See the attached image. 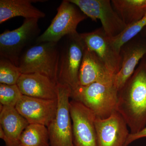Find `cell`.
I'll return each mask as SVG.
<instances>
[{
	"label": "cell",
	"mask_w": 146,
	"mask_h": 146,
	"mask_svg": "<svg viewBox=\"0 0 146 146\" xmlns=\"http://www.w3.org/2000/svg\"><path fill=\"white\" fill-rule=\"evenodd\" d=\"M117 111L125 120L130 133H137L146 125L145 56L118 91Z\"/></svg>",
	"instance_id": "obj_1"
},
{
	"label": "cell",
	"mask_w": 146,
	"mask_h": 146,
	"mask_svg": "<svg viewBox=\"0 0 146 146\" xmlns=\"http://www.w3.org/2000/svg\"><path fill=\"white\" fill-rule=\"evenodd\" d=\"M71 99L88 108L97 118L105 119L117 111L118 91L113 81L94 82L72 90Z\"/></svg>",
	"instance_id": "obj_2"
},
{
	"label": "cell",
	"mask_w": 146,
	"mask_h": 146,
	"mask_svg": "<svg viewBox=\"0 0 146 146\" xmlns=\"http://www.w3.org/2000/svg\"><path fill=\"white\" fill-rule=\"evenodd\" d=\"M58 44L57 84L73 90L80 85L79 74L86 45L79 33L64 36Z\"/></svg>",
	"instance_id": "obj_3"
},
{
	"label": "cell",
	"mask_w": 146,
	"mask_h": 146,
	"mask_svg": "<svg viewBox=\"0 0 146 146\" xmlns=\"http://www.w3.org/2000/svg\"><path fill=\"white\" fill-rule=\"evenodd\" d=\"M58 58V43L36 44L25 50L20 58L18 67L22 74H42L57 84Z\"/></svg>",
	"instance_id": "obj_4"
},
{
	"label": "cell",
	"mask_w": 146,
	"mask_h": 146,
	"mask_svg": "<svg viewBox=\"0 0 146 146\" xmlns=\"http://www.w3.org/2000/svg\"><path fill=\"white\" fill-rule=\"evenodd\" d=\"M39 19H25L22 25L16 29L5 31L0 35V55L18 66L21 55L33 41L39 36Z\"/></svg>",
	"instance_id": "obj_5"
},
{
	"label": "cell",
	"mask_w": 146,
	"mask_h": 146,
	"mask_svg": "<svg viewBox=\"0 0 146 146\" xmlns=\"http://www.w3.org/2000/svg\"><path fill=\"white\" fill-rule=\"evenodd\" d=\"M57 11L49 26L36 39V44L58 43L65 36L77 34L78 26L87 18L77 6L69 0L63 1Z\"/></svg>",
	"instance_id": "obj_6"
},
{
	"label": "cell",
	"mask_w": 146,
	"mask_h": 146,
	"mask_svg": "<svg viewBox=\"0 0 146 146\" xmlns=\"http://www.w3.org/2000/svg\"><path fill=\"white\" fill-rule=\"evenodd\" d=\"M57 111L47 127L50 146H74L72 124L70 111L72 90L67 85L57 84Z\"/></svg>",
	"instance_id": "obj_7"
},
{
	"label": "cell",
	"mask_w": 146,
	"mask_h": 146,
	"mask_svg": "<svg viewBox=\"0 0 146 146\" xmlns=\"http://www.w3.org/2000/svg\"><path fill=\"white\" fill-rule=\"evenodd\" d=\"M92 21L100 20L102 28L110 38L117 36L127 27L112 7L110 0H69Z\"/></svg>",
	"instance_id": "obj_8"
},
{
	"label": "cell",
	"mask_w": 146,
	"mask_h": 146,
	"mask_svg": "<svg viewBox=\"0 0 146 146\" xmlns=\"http://www.w3.org/2000/svg\"><path fill=\"white\" fill-rule=\"evenodd\" d=\"M70 111L74 146H98L95 126L96 115L82 104L71 100Z\"/></svg>",
	"instance_id": "obj_9"
},
{
	"label": "cell",
	"mask_w": 146,
	"mask_h": 146,
	"mask_svg": "<svg viewBox=\"0 0 146 146\" xmlns=\"http://www.w3.org/2000/svg\"><path fill=\"white\" fill-rule=\"evenodd\" d=\"M80 35L87 48L96 54L110 72L114 76L117 74L121 67V56L102 28Z\"/></svg>",
	"instance_id": "obj_10"
},
{
	"label": "cell",
	"mask_w": 146,
	"mask_h": 146,
	"mask_svg": "<svg viewBox=\"0 0 146 146\" xmlns=\"http://www.w3.org/2000/svg\"><path fill=\"white\" fill-rule=\"evenodd\" d=\"M122 65L114 76L113 83L119 91L133 74L141 60L146 55V38L141 34L123 45L120 50Z\"/></svg>",
	"instance_id": "obj_11"
},
{
	"label": "cell",
	"mask_w": 146,
	"mask_h": 146,
	"mask_svg": "<svg viewBox=\"0 0 146 146\" xmlns=\"http://www.w3.org/2000/svg\"><path fill=\"white\" fill-rule=\"evenodd\" d=\"M57 106V99H42L23 95L15 108L29 124L48 127L55 117Z\"/></svg>",
	"instance_id": "obj_12"
},
{
	"label": "cell",
	"mask_w": 146,
	"mask_h": 146,
	"mask_svg": "<svg viewBox=\"0 0 146 146\" xmlns=\"http://www.w3.org/2000/svg\"><path fill=\"white\" fill-rule=\"evenodd\" d=\"M95 126L98 146H125L130 132L125 120L118 111L106 119L96 117Z\"/></svg>",
	"instance_id": "obj_13"
},
{
	"label": "cell",
	"mask_w": 146,
	"mask_h": 146,
	"mask_svg": "<svg viewBox=\"0 0 146 146\" xmlns=\"http://www.w3.org/2000/svg\"><path fill=\"white\" fill-rule=\"evenodd\" d=\"M17 85L24 96L45 100L57 99V84L42 74H22Z\"/></svg>",
	"instance_id": "obj_14"
},
{
	"label": "cell",
	"mask_w": 146,
	"mask_h": 146,
	"mask_svg": "<svg viewBox=\"0 0 146 146\" xmlns=\"http://www.w3.org/2000/svg\"><path fill=\"white\" fill-rule=\"evenodd\" d=\"M114 77L96 54L85 46L79 74V85L113 81Z\"/></svg>",
	"instance_id": "obj_15"
},
{
	"label": "cell",
	"mask_w": 146,
	"mask_h": 146,
	"mask_svg": "<svg viewBox=\"0 0 146 146\" xmlns=\"http://www.w3.org/2000/svg\"><path fill=\"white\" fill-rule=\"evenodd\" d=\"M0 124L7 138L5 146H17L21 134L29 124L16 108L1 105Z\"/></svg>",
	"instance_id": "obj_16"
},
{
	"label": "cell",
	"mask_w": 146,
	"mask_h": 146,
	"mask_svg": "<svg viewBox=\"0 0 146 146\" xmlns=\"http://www.w3.org/2000/svg\"><path fill=\"white\" fill-rule=\"evenodd\" d=\"M41 0H0V24L16 17L25 19L44 18L46 14L33 5Z\"/></svg>",
	"instance_id": "obj_17"
},
{
	"label": "cell",
	"mask_w": 146,
	"mask_h": 146,
	"mask_svg": "<svg viewBox=\"0 0 146 146\" xmlns=\"http://www.w3.org/2000/svg\"><path fill=\"white\" fill-rule=\"evenodd\" d=\"M111 3L127 26L138 22L146 12V0H112Z\"/></svg>",
	"instance_id": "obj_18"
},
{
	"label": "cell",
	"mask_w": 146,
	"mask_h": 146,
	"mask_svg": "<svg viewBox=\"0 0 146 146\" xmlns=\"http://www.w3.org/2000/svg\"><path fill=\"white\" fill-rule=\"evenodd\" d=\"M17 146H50L47 127L29 124L21 134Z\"/></svg>",
	"instance_id": "obj_19"
},
{
	"label": "cell",
	"mask_w": 146,
	"mask_h": 146,
	"mask_svg": "<svg viewBox=\"0 0 146 146\" xmlns=\"http://www.w3.org/2000/svg\"><path fill=\"white\" fill-rule=\"evenodd\" d=\"M146 28V12L141 19L135 23L128 26L119 35L111 38L113 44L120 52L123 45L138 35Z\"/></svg>",
	"instance_id": "obj_20"
},
{
	"label": "cell",
	"mask_w": 146,
	"mask_h": 146,
	"mask_svg": "<svg viewBox=\"0 0 146 146\" xmlns=\"http://www.w3.org/2000/svg\"><path fill=\"white\" fill-rule=\"evenodd\" d=\"M22 73L18 66L5 58H0V84H17Z\"/></svg>",
	"instance_id": "obj_21"
},
{
	"label": "cell",
	"mask_w": 146,
	"mask_h": 146,
	"mask_svg": "<svg viewBox=\"0 0 146 146\" xmlns=\"http://www.w3.org/2000/svg\"><path fill=\"white\" fill-rule=\"evenodd\" d=\"M23 96L17 84H0V104L3 106L16 107Z\"/></svg>",
	"instance_id": "obj_22"
},
{
	"label": "cell",
	"mask_w": 146,
	"mask_h": 146,
	"mask_svg": "<svg viewBox=\"0 0 146 146\" xmlns=\"http://www.w3.org/2000/svg\"><path fill=\"white\" fill-rule=\"evenodd\" d=\"M146 137V125L142 130L137 133H129L126 141L125 146H128L129 144L138 139Z\"/></svg>",
	"instance_id": "obj_23"
},
{
	"label": "cell",
	"mask_w": 146,
	"mask_h": 146,
	"mask_svg": "<svg viewBox=\"0 0 146 146\" xmlns=\"http://www.w3.org/2000/svg\"><path fill=\"white\" fill-rule=\"evenodd\" d=\"M140 34L146 38V28L143 30V31L140 33Z\"/></svg>",
	"instance_id": "obj_24"
},
{
	"label": "cell",
	"mask_w": 146,
	"mask_h": 146,
	"mask_svg": "<svg viewBox=\"0 0 146 146\" xmlns=\"http://www.w3.org/2000/svg\"><path fill=\"white\" fill-rule=\"evenodd\" d=\"M145 57H146V55L145 56Z\"/></svg>",
	"instance_id": "obj_25"
}]
</instances>
